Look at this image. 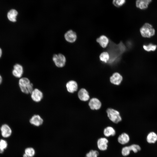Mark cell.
<instances>
[{
	"label": "cell",
	"instance_id": "cell-26",
	"mask_svg": "<svg viewBox=\"0 0 157 157\" xmlns=\"http://www.w3.org/2000/svg\"><path fill=\"white\" fill-rule=\"evenodd\" d=\"M126 1V0H113L112 3L115 7L119 8L123 6Z\"/></svg>",
	"mask_w": 157,
	"mask_h": 157
},
{
	"label": "cell",
	"instance_id": "cell-25",
	"mask_svg": "<svg viewBox=\"0 0 157 157\" xmlns=\"http://www.w3.org/2000/svg\"><path fill=\"white\" fill-rule=\"evenodd\" d=\"M24 152L28 157H33L35 153L34 149L32 147H28L26 148Z\"/></svg>",
	"mask_w": 157,
	"mask_h": 157
},
{
	"label": "cell",
	"instance_id": "cell-18",
	"mask_svg": "<svg viewBox=\"0 0 157 157\" xmlns=\"http://www.w3.org/2000/svg\"><path fill=\"white\" fill-rule=\"evenodd\" d=\"M149 5L140 0H135V6L136 8L141 10H146L148 8Z\"/></svg>",
	"mask_w": 157,
	"mask_h": 157
},
{
	"label": "cell",
	"instance_id": "cell-3",
	"mask_svg": "<svg viewBox=\"0 0 157 157\" xmlns=\"http://www.w3.org/2000/svg\"><path fill=\"white\" fill-rule=\"evenodd\" d=\"M52 60L55 65L58 68L64 67L65 65L67 60L65 56L60 53L53 55Z\"/></svg>",
	"mask_w": 157,
	"mask_h": 157
},
{
	"label": "cell",
	"instance_id": "cell-10",
	"mask_svg": "<svg viewBox=\"0 0 157 157\" xmlns=\"http://www.w3.org/2000/svg\"><path fill=\"white\" fill-rule=\"evenodd\" d=\"M66 86L68 92L70 93H73L76 91L78 88L77 82L74 80L68 81L66 84Z\"/></svg>",
	"mask_w": 157,
	"mask_h": 157
},
{
	"label": "cell",
	"instance_id": "cell-2",
	"mask_svg": "<svg viewBox=\"0 0 157 157\" xmlns=\"http://www.w3.org/2000/svg\"><path fill=\"white\" fill-rule=\"evenodd\" d=\"M141 35L144 38H150L155 34V30L150 23H145L140 29Z\"/></svg>",
	"mask_w": 157,
	"mask_h": 157
},
{
	"label": "cell",
	"instance_id": "cell-24",
	"mask_svg": "<svg viewBox=\"0 0 157 157\" xmlns=\"http://www.w3.org/2000/svg\"><path fill=\"white\" fill-rule=\"evenodd\" d=\"M8 143L6 141L3 139L0 140V153H2L7 148Z\"/></svg>",
	"mask_w": 157,
	"mask_h": 157
},
{
	"label": "cell",
	"instance_id": "cell-23",
	"mask_svg": "<svg viewBox=\"0 0 157 157\" xmlns=\"http://www.w3.org/2000/svg\"><path fill=\"white\" fill-rule=\"evenodd\" d=\"M131 151L129 146H126L122 147L121 149V153L123 156H126L130 154Z\"/></svg>",
	"mask_w": 157,
	"mask_h": 157
},
{
	"label": "cell",
	"instance_id": "cell-21",
	"mask_svg": "<svg viewBox=\"0 0 157 157\" xmlns=\"http://www.w3.org/2000/svg\"><path fill=\"white\" fill-rule=\"evenodd\" d=\"M143 47L144 49L147 51H153L156 50L157 48V45L152 43H150L148 45H144Z\"/></svg>",
	"mask_w": 157,
	"mask_h": 157
},
{
	"label": "cell",
	"instance_id": "cell-9",
	"mask_svg": "<svg viewBox=\"0 0 157 157\" xmlns=\"http://www.w3.org/2000/svg\"><path fill=\"white\" fill-rule=\"evenodd\" d=\"M0 131L2 136L4 138L9 137L12 133V130L10 126L7 124H4L0 127Z\"/></svg>",
	"mask_w": 157,
	"mask_h": 157
},
{
	"label": "cell",
	"instance_id": "cell-30",
	"mask_svg": "<svg viewBox=\"0 0 157 157\" xmlns=\"http://www.w3.org/2000/svg\"><path fill=\"white\" fill-rule=\"evenodd\" d=\"M2 77L1 75H0V85L1 84L2 82Z\"/></svg>",
	"mask_w": 157,
	"mask_h": 157
},
{
	"label": "cell",
	"instance_id": "cell-14",
	"mask_svg": "<svg viewBox=\"0 0 157 157\" xmlns=\"http://www.w3.org/2000/svg\"><path fill=\"white\" fill-rule=\"evenodd\" d=\"M122 76L118 73L115 72L110 78L111 83L115 85H119L122 80Z\"/></svg>",
	"mask_w": 157,
	"mask_h": 157
},
{
	"label": "cell",
	"instance_id": "cell-12",
	"mask_svg": "<svg viewBox=\"0 0 157 157\" xmlns=\"http://www.w3.org/2000/svg\"><path fill=\"white\" fill-rule=\"evenodd\" d=\"M88 104L90 108L92 110H98L100 108L101 105L100 101L95 98L91 99Z\"/></svg>",
	"mask_w": 157,
	"mask_h": 157
},
{
	"label": "cell",
	"instance_id": "cell-17",
	"mask_svg": "<svg viewBox=\"0 0 157 157\" xmlns=\"http://www.w3.org/2000/svg\"><path fill=\"white\" fill-rule=\"evenodd\" d=\"M97 41L99 43L100 45L103 48H106L107 46L109 40L106 36L102 35L97 39Z\"/></svg>",
	"mask_w": 157,
	"mask_h": 157
},
{
	"label": "cell",
	"instance_id": "cell-19",
	"mask_svg": "<svg viewBox=\"0 0 157 157\" xmlns=\"http://www.w3.org/2000/svg\"><path fill=\"white\" fill-rule=\"evenodd\" d=\"M103 133L106 137H108L114 136L116 134V131L113 127L108 126L104 129Z\"/></svg>",
	"mask_w": 157,
	"mask_h": 157
},
{
	"label": "cell",
	"instance_id": "cell-15",
	"mask_svg": "<svg viewBox=\"0 0 157 157\" xmlns=\"http://www.w3.org/2000/svg\"><path fill=\"white\" fill-rule=\"evenodd\" d=\"M78 97L81 101H86L90 98V96L87 91L85 89L82 88L80 90L78 93Z\"/></svg>",
	"mask_w": 157,
	"mask_h": 157
},
{
	"label": "cell",
	"instance_id": "cell-27",
	"mask_svg": "<svg viewBox=\"0 0 157 157\" xmlns=\"http://www.w3.org/2000/svg\"><path fill=\"white\" fill-rule=\"evenodd\" d=\"M99 155L98 151L95 150H91L87 153L85 157H98Z\"/></svg>",
	"mask_w": 157,
	"mask_h": 157
},
{
	"label": "cell",
	"instance_id": "cell-22",
	"mask_svg": "<svg viewBox=\"0 0 157 157\" xmlns=\"http://www.w3.org/2000/svg\"><path fill=\"white\" fill-rule=\"evenodd\" d=\"M109 55L107 52L102 53L99 56L100 60L104 63H106L109 59Z\"/></svg>",
	"mask_w": 157,
	"mask_h": 157
},
{
	"label": "cell",
	"instance_id": "cell-1",
	"mask_svg": "<svg viewBox=\"0 0 157 157\" xmlns=\"http://www.w3.org/2000/svg\"><path fill=\"white\" fill-rule=\"evenodd\" d=\"M18 84L21 91L24 94H31L33 90V83L27 78H21L19 80Z\"/></svg>",
	"mask_w": 157,
	"mask_h": 157
},
{
	"label": "cell",
	"instance_id": "cell-20",
	"mask_svg": "<svg viewBox=\"0 0 157 157\" xmlns=\"http://www.w3.org/2000/svg\"><path fill=\"white\" fill-rule=\"evenodd\" d=\"M147 140L149 143H154L157 140V135L154 132L149 133L147 137Z\"/></svg>",
	"mask_w": 157,
	"mask_h": 157
},
{
	"label": "cell",
	"instance_id": "cell-11",
	"mask_svg": "<svg viewBox=\"0 0 157 157\" xmlns=\"http://www.w3.org/2000/svg\"><path fill=\"white\" fill-rule=\"evenodd\" d=\"M29 122L31 124L38 126L43 124V120L39 115H35L30 119Z\"/></svg>",
	"mask_w": 157,
	"mask_h": 157
},
{
	"label": "cell",
	"instance_id": "cell-16",
	"mask_svg": "<svg viewBox=\"0 0 157 157\" xmlns=\"http://www.w3.org/2000/svg\"><path fill=\"white\" fill-rule=\"evenodd\" d=\"M18 15V12L16 10L14 9H11L7 13V17L10 22H15L17 21Z\"/></svg>",
	"mask_w": 157,
	"mask_h": 157
},
{
	"label": "cell",
	"instance_id": "cell-8",
	"mask_svg": "<svg viewBox=\"0 0 157 157\" xmlns=\"http://www.w3.org/2000/svg\"><path fill=\"white\" fill-rule=\"evenodd\" d=\"M31 94V99L35 102H40L43 97L42 92L37 88L33 89Z\"/></svg>",
	"mask_w": 157,
	"mask_h": 157
},
{
	"label": "cell",
	"instance_id": "cell-32",
	"mask_svg": "<svg viewBox=\"0 0 157 157\" xmlns=\"http://www.w3.org/2000/svg\"><path fill=\"white\" fill-rule=\"evenodd\" d=\"M23 157H28V156L25 154L24 153L23 155Z\"/></svg>",
	"mask_w": 157,
	"mask_h": 157
},
{
	"label": "cell",
	"instance_id": "cell-13",
	"mask_svg": "<svg viewBox=\"0 0 157 157\" xmlns=\"http://www.w3.org/2000/svg\"><path fill=\"white\" fill-rule=\"evenodd\" d=\"M129 135L126 133H123L120 135L117 138V140L119 143L122 145H125L130 141Z\"/></svg>",
	"mask_w": 157,
	"mask_h": 157
},
{
	"label": "cell",
	"instance_id": "cell-28",
	"mask_svg": "<svg viewBox=\"0 0 157 157\" xmlns=\"http://www.w3.org/2000/svg\"><path fill=\"white\" fill-rule=\"evenodd\" d=\"M131 150L134 153H136L140 150L141 149L140 146L136 144H132L129 145Z\"/></svg>",
	"mask_w": 157,
	"mask_h": 157
},
{
	"label": "cell",
	"instance_id": "cell-29",
	"mask_svg": "<svg viewBox=\"0 0 157 157\" xmlns=\"http://www.w3.org/2000/svg\"><path fill=\"white\" fill-rule=\"evenodd\" d=\"M146 3H147L149 5L152 1V0H140Z\"/></svg>",
	"mask_w": 157,
	"mask_h": 157
},
{
	"label": "cell",
	"instance_id": "cell-4",
	"mask_svg": "<svg viewBox=\"0 0 157 157\" xmlns=\"http://www.w3.org/2000/svg\"><path fill=\"white\" fill-rule=\"evenodd\" d=\"M106 112L109 118L113 122L117 123L121 121V117L119 113L117 110L112 108H108L107 109Z\"/></svg>",
	"mask_w": 157,
	"mask_h": 157
},
{
	"label": "cell",
	"instance_id": "cell-7",
	"mask_svg": "<svg viewBox=\"0 0 157 157\" xmlns=\"http://www.w3.org/2000/svg\"><path fill=\"white\" fill-rule=\"evenodd\" d=\"M23 73L24 68L22 65L17 63L14 65L12 74L14 77L17 78H20Z\"/></svg>",
	"mask_w": 157,
	"mask_h": 157
},
{
	"label": "cell",
	"instance_id": "cell-31",
	"mask_svg": "<svg viewBox=\"0 0 157 157\" xmlns=\"http://www.w3.org/2000/svg\"><path fill=\"white\" fill-rule=\"evenodd\" d=\"M2 51L0 47V58L2 56Z\"/></svg>",
	"mask_w": 157,
	"mask_h": 157
},
{
	"label": "cell",
	"instance_id": "cell-5",
	"mask_svg": "<svg viewBox=\"0 0 157 157\" xmlns=\"http://www.w3.org/2000/svg\"><path fill=\"white\" fill-rule=\"evenodd\" d=\"M64 36L65 41L70 43H74L77 38L76 33L72 29H69L65 33Z\"/></svg>",
	"mask_w": 157,
	"mask_h": 157
},
{
	"label": "cell",
	"instance_id": "cell-6",
	"mask_svg": "<svg viewBox=\"0 0 157 157\" xmlns=\"http://www.w3.org/2000/svg\"><path fill=\"white\" fill-rule=\"evenodd\" d=\"M108 140L106 138L101 137L99 138L97 142V146L100 151H104L107 149Z\"/></svg>",
	"mask_w": 157,
	"mask_h": 157
}]
</instances>
